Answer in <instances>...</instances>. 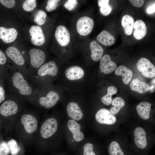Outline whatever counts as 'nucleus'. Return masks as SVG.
<instances>
[{"label": "nucleus", "instance_id": "obj_3", "mask_svg": "<svg viewBox=\"0 0 155 155\" xmlns=\"http://www.w3.org/2000/svg\"><path fill=\"white\" fill-rule=\"evenodd\" d=\"M5 82L11 93L23 101L36 106V97L39 89L32 82H29L20 72L15 68L9 67V74Z\"/></svg>", "mask_w": 155, "mask_h": 155}, {"label": "nucleus", "instance_id": "obj_32", "mask_svg": "<svg viewBox=\"0 0 155 155\" xmlns=\"http://www.w3.org/2000/svg\"><path fill=\"white\" fill-rule=\"evenodd\" d=\"M46 16L47 14L44 11L40 10L36 13L34 21L37 25L41 26L45 24Z\"/></svg>", "mask_w": 155, "mask_h": 155}, {"label": "nucleus", "instance_id": "obj_40", "mask_svg": "<svg viewBox=\"0 0 155 155\" xmlns=\"http://www.w3.org/2000/svg\"><path fill=\"white\" fill-rule=\"evenodd\" d=\"M129 1L133 5L137 7H142L144 3L143 0H129Z\"/></svg>", "mask_w": 155, "mask_h": 155}, {"label": "nucleus", "instance_id": "obj_31", "mask_svg": "<svg viewBox=\"0 0 155 155\" xmlns=\"http://www.w3.org/2000/svg\"><path fill=\"white\" fill-rule=\"evenodd\" d=\"M107 94L102 97L101 102L104 105L109 106L113 100L112 96L116 94L117 92V89L114 86H111L107 88Z\"/></svg>", "mask_w": 155, "mask_h": 155}, {"label": "nucleus", "instance_id": "obj_30", "mask_svg": "<svg viewBox=\"0 0 155 155\" xmlns=\"http://www.w3.org/2000/svg\"><path fill=\"white\" fill-rule=\"evenodd\" d=\"M111 104L112 106L109 110L112 114L119 117L117 115L125 105V100L121 97H117L112 100Z\"/></svg>", "mask_w": 155, "mask_h": 155}, {"label": "nucleus", "instance_id": "obj_19", "mask_svg": "<svg viewBox=\"0 0 155 155\" xmlns=\"http://www.w3.org/2000/svg\"><path fill=\"white\" fill-rule=\"evenodd\" d=\"M67 126L75 142H79L83 140L84 135L80 131L81 126L78 123L73 120L70 119L68 121Z\"/></svg>", "mask_w": 155, "mask_h": 155}, {"label": "nucleus", "instance_id": "obj_16", "mask_svg": "<svg viewBox=\"0 0 155 155\" xmlns=\"http://www.w3.org/2000/svg\"><path fill=\"white\" fill-rule=\"evenodd\" d=\"M55 37L58 43L63 46L67 45L70 42V33L67 28L63 25H60L57 27Z\"/></svg>", "mask_w": 155, "mask_h": 155}, {"label": "nucleus", "instance_id": "obj_34", "mask_svg": "<svg viewBox=\"0 0 155 155\" xmlns=\"http://www.w3.org/2000/svg\"><path fill=\"white\" fill-rule=\"evenodd\" d=\"M59 0H49L47 2L46 9L48 12H50L55 9L58 5Z\"/></svg>", "mask_w": 155, "mask_h": 155}, {"label": "nucleus", "instance_id": "obj_8", "mask_svg": "<svg viewBox=\"0 0 155 155\" xmlns=\"http://www.w3.org/2000/svg\"><path fill=\"white\" fill-rule=\"evenodd\" d=\"M6 54L15 64L16 69L22 73L28 81L31 80V75L25 65V58L20 50L14 46H10L6 49Z\"/></svg>", "mask_w": 155, "mask_h": 155}, {"label": "nucleus", "instance_id": "obj_42", "mask_svg": "<svg viewBox=\"0 0 155 155\" xmlns=\"http://www.w3.org/2000/svg\"><path fill=\"white\" fill-rule=\"evenodd\" d=\"M155 4L149 7L147 9V12L148 14L154 13L155 11Z\"/></svg>", "mask_w": 155, "mask_h": 155}, {"label": "nucleus", "instance_id": "obj_4", "mask_svg": "<svg viewBox=\"0 0 155 155\" xmlns=\"http://www.w3.org/2000/svg\"><path fill=\"white\" fill-rule=\"evenodd\" d=\"M23 102L15 94L7 93L6 99L0 104V115L5 119L6 129L9 134L13 133L18 118L24 109Z\"/></svg>", "mask_w": 155, "mask_h": 155}, {"label": "nucleus", "instance_id": "obj_33", "mask_svg": "<svg viewBox=\"0 0 155 155\" xmlns=\"http://www.w3.org/2000/svg\"><path fill=\"white\" fill-rule=\"evenodd\" d=\"M36 0H26L23 3L22 8L25 11L30 12L33 11L36 7Z\"/></svg>", "mask_w": 155, "mask_h": 155}, {"label": "nucleus", "instance_id": "obj_38", "mask_svg": "<svg viewBox=\"0 0 155 155\" xmlns=\"http://www.w3.org/2000/svg\"><path fill=\"white\" fill-rule=\"evenodd\" d=\"M111 8L108 4H105L101 6L100 8V11L103 15L107 16L110 13Z\"/></svg>", "mask_w": 155, "mask_h": 155}, {"label": "nucleus", "instance_id": "obj_13", "mask_svg": "<svg viewBox=\"0 0 155 155\" xmlns=\"http://www.w3.org/2000/svg\"><path fill=\"white\" fill-rule=\"evenodd\" d=\"M137 67L138 70L146 78H152L155 77V66L148 59L141 58L137 62Z\"/></svg>", "mask_w": 155, "mask_h": 155}, {"label": "nucleus", "instance_id": "obj_11", "mask_svg": "<svg viewBox=\"0 0 155 155\" xmlns=\"http://www.w3.org/2000/svg\"><path fill=\"white\" fill-rule=\"evenodd\" d=\"M44 95L38 93L36 97V106L49 109L54 106L60 99V96L55 91L50 90Z\"/></svg>", "mask_w": 155, "mask_h": 155}, {"label": "nucleus", "instance_id": "obj_27", "mask_svg": "<svg viewBox=\"0 0 155 155\" xmlns=\"http://www.w3.org/2000/svg\"><path fill=\"white\" fill-rule=\"evenodd\" d=\"M129 86L132 90L136 91L140 94H144L148 91L149 86L147 83L141 81L137 79L133 80Z\"/></svg>", "mask_w": 155, "mask_h": 155}, {"label": "nucleus", "instance_id": "obj_23", "mask_svg": "<svg viewBox=\"0 0 155 155\" xmlns=\"http://www.w3.org/2000/svg\"><path fill=\"white\" fill-rule=\"evenodd\" d=\"M133 35L136 39L140 40L146 35L147 28L144 22L141 20H136L134 24Z\"/></svg>", "mask_w": 155, "mask_h": 155}, {"label": "nucleus", "instance_id": "obj_29", "mask_svg": "<svg viewBox=\"0 0 155 155\" xmlns=\"http://www.w3.org/2000/svg\"><path fill=\"white\" fill-rule=\"evenodd\" d=\"M121 23L125 34L127 35H130L133 27L134 20L133 18L129 15H125L122 18Z\"/></svg>", "mask_w": 155, "mask_h": 155}, {"label": "nucleus", "instance_id": "obj_37", "mask_svg": "<svg viewBox=\"0 0 155 155\" xmlns=\"http://www.w3.org/2000/svg\"><path fill=\"white\" fill-rule=\"evenodd\" d=\"M78 3L76 0H68L65 3L64 6L68 10L71 11L75 8Z\"/></svg>", "mask_w": 155, "mask_h": 155}, {"label": "nucleus", "instance_id": "obj_14", "mask_svg": "<svg viewBox=\"0 0 155 155\" xmlns=\"http://www.w3.org/2000/svg\"><path fill=\"white\" fill-rule=\"evenodd\" d=\"M94 26L93 20L87 16L80 18L76 23L78 32L81 35L85 36L89 34L92 31Z\"/></svg>", "mask_w": 155, "mask_h": 155}, {"label": "nucleus", "instance_id": "obj_2", "mask_svg": "<svg viewBox=\"0 0 155 155\" xmlns=\"http://www.w3.org/2000/svg\"><path fill=\"white\" fill-rule=\"evenodd\" d=\"M39 127L36 112L24 109L16 124L13 133L18 141L24 147L34 144Z\"/></svg>", "mask_w": 155, "mask_h": 155}, {"label": "nucleus", "instance_id": "obj_36", "mask_svg": "<svg viewBox=\"0 0 155 155\" xmlns=\"http://www.w3.org/2000/svg\"><path fill=\"white\" fill-rule=\"evenodd\" d=\"M7 94L5 88L4 82L0 79V104L5 100Z\"/></svg>", "mask_w": 155, "mask_h": 155}, {"label": "nucleus", "instance_id": "obj_24", "mask_svg": "<svg viewBox=\"0 0 155 155\" xmlns=\"http://www.w3.org/2000/svg\"><path fill=\"white\" fill-rule=\"evenodd\" d=\"M7 142L11 155H24L25 147L21 143L13 139Z\"/></svg>", "mask_w": 155, "mask_h": 155}, {"label": "nucleus", "instance_id": "obj_26", "mask_svg": "<svg viewBox=\"0 0 155 155\" xmlns=\"http://www.w3.org/2000/svg\"><path fill=\"white\" fill-rule=\"evenodd\" d=\"M90 47L92 59L95 61L100 60L103 53L104 50L102 47L95 40L91 42L90 44Z\"/></svg>", "mask_w": 155, "mask_h": 155}, {"label": "nucleus", "instance_id": "obj_18", "mask_svg": "<svg viewBox=\"0 0 155 155\" xmlns=\"http://www.w3.org/2000/svg\"><path fill=\"white\" fill-rule=\"evenodd\" d=\"M116 68V64L111 61V57L109 55L106 54L101 58L100 68L102 73L107 74H110Z\"/></svg>", "mask_w": 155, "mask_h": 155}, {"label": "nucleus", "instance_id": "obj_15", "mask_svg": "<svg viewBox=\"0 0 155 155\" xmlns=\"http://www.w3.org/2000/svg\"><path fill=\"white\" fill-rule=\"evenodd\" d=\"M30 34L31 37V40L34 45L40 46L45 43V38L42 28L40 26L33 25L30 28Z\"/></svg>", "mask_w": 155, "mask_h": 155}, {"label": "nucleus", "instance_id": "obj_6", "mask_svg": "<svg viewBox=\"0 0 155 155\" xmlns=\"http://www.w3.org/2000/svg\"><path fill=\"white\" fill-rule=\"evenodd\" d=\"M58 127L57 121L53 117L47 118L39 126L34 144L38 151L50 149L51 142L57 131Z\"/></svg>", "mask_w": 155, "mask_h": 155}, {"label": "nucleus", "instance_id": "obj_39", "mask_svg": "<svg viewBox=\"0 0 155 155\" xmlns=\"http://www.w3.org/2000/svg\"><path fill=\"white\" fill-rule=\"evenodd\" d=\"M0 2L5 7L11 8L15 6L16 1L14 0H0Z\"/></svg>", "mask_w": 155, "mask_h": 155}, {"label": "nucleus", "instance_id": "obj_5", "mask_svg": "<svg viewBox=\"0 0 155 155\" xmlns=\"http://www.w3.org/2000/svg\"><path fill=\"white\" fill-rule=\"evenodd\" d=\"M108 135L105 147L107 155H136L125 132L119 130Z\"/></svg>", "mask_w": 155, "mask_h": 155}, {"label": "nucleus", "instance_id": "obj_7", "mask_svg": "<svg viewBox=\"0 0 155 155\" xmlns=\"http://www.w3.org/2000/svg\"><path fill=\"white\" fill-rule=\"evenodd\" d=\"M95 119L98 124L104 128L106 135L117 132L120 130L121 125L127 122L105 108L100 109L97 112Z\"/></svg>", "mask_w": 155, "mask_h": 155}, {"label": "nucleus", "instance_id": "obj_17", "mask_svg": "<svg viewBox=\"0 0 155 155\" xmlns=\"http://www.w3.org/2000/svg\"><path fill=\"white\" fill-rule=\"evenodd\" d=\"M99 147L92 142H87L83 146L81 155H106L105 147Z\"/></svg>", "mask_w": 155, "mask_h": 155}, {"label": "nucleus", "instance_id": "obj_35", "mask_svg": "<svg viewBox=\"0 0 155 155\" xmlns=\"http://www.w3.org/2000/svg\"><path fill=\"white\" fill-rule=\"evenodd\" d=\"M10 150L7 142L4 141L0 142V155H9Z\"/></svg>", "mask_w": 155, "mask_h": 155}, {"label": "nucleus", "instance_id": "obj_20", "mask_svg": "<svg viewBox=\"0 0 155 155\" xmlns=\"http://www.w3.org/2000/svg\"><path fill=\"white\" fill-rule=\"evenodd\" d=\"M18 32L14 28H6L0 27V38L4 42L8 43L13 42L16 39Z\"/></svg>", "mask_w": 155, "mask_h": 155}, {"label": "nucleus", "instance_id": "obj_25", "mask_svg": "<svg viewBox=\"0 0 155 155\" xmlns=\"http://www.w3.org/2000/svg\"><path fill=\"white\" fill-rule=\"evenodd\" d=\"M115 73L116 75L122 76L123 82L125 85L129 84L133 76L131 70L123 65H120L116 68Z\"/></svg>", "mask_w": 155, "mask_h": 155}, {"label": "nucleus", "instance_id": "obj_21", "mask_svg": "<svg viewBox=\"0 0 155 155\" xmlns=\"http://www.w3.org/2000/svg\"><path fill=\"white\" fill-rule=\"evenodd\" d=\"M66 111L68 117L75 121L80 120L83 117V113L78 105L76 102H72L67 105Z\"/></svg>", "mask_w": 155, "mask_h": 155}, {"label": "nucleus", "instance_id": "obj_9", "mask_svg": "<svg viewBox=\"0 0 155 155\" xmlns=\"http://www.w3.org/2000/svg\"><path fill=\"white\" fill-rule=\"evenodd\" d=\"M152 104L148 102H142L136 106L137 117L133 119L137 123L154 129L155 119L151 115Z\"/></svg>", "mask_w": 155, "mask_h": 155}, {"label": "nucleus", "instance_id": "obj_43", "mask_svg": "<svg viewBox=\"0 0 155 155\" xmlns=\"http://www.w3.org/2000/svg\"><path fill=\"white\" fill-rule=\"evenodd\" d=\"M109 1L108 0H98V5L100 7H101L105 4H108Z\"/></svg>", "mask_w": 155, "mask_h": 155}, {"label": "nucleus", "instance_id": "obj_41", "mask_svg": "<svg viewBox=\"0 0 155 155\" xmlns=\"http://www.w3.org/2000/svg\"><path fill=\"white\" fill-rule=\"evenodd\" d=\"M149 85V88L148 91L151 93H153L155 91V78L152 80Z\"/></svg>", "mask_w": 155, "mask_h": 155}, {"label": "nucleus", "instance_id": "obj_10", "mask_svg": "<svg viewBox=\"0 0 155 155\" xmlns=\"http://www.w3.org/2000/svg\"><path fill=\"white\" fill-rule=\"evenodd\" d=\"M58 68L53 61H49L42 65L32 75L31 80L36 85L39 86L44 78L46 77H54L57 73Z\"/></svg>", "mask_w": 155, "mask_h": 155}, {"label": "nucleus", "instance_id": "obj_12", "mask_svg": "<svg viewBox=\"0 0 155 155\" xmlns=\"http://www.w3.org/2000/svg\"><path fill=\"white\" fill-rule=\"evenodd\" d=\"M29 55L30 66L28 69L32 76L43 65L45 60L46 55L42 50L36 48L31 49L29 52Z\"/></svg>", "mask_w": 155, "mask_h": 155}, {"label": "nucleus", "instance_id": "obj_1", "mask_svg": "<svg viewBox=\"0 0 155 155\" xmlns=\"http://www.w3.org/2000/svg\"><path fill=\"white\" fill-rule=\"evenodd\" d=\"M132 121L130 119L125 124L132 149L136 155H148L155 143L154 129Z\"/></svg>", "mask_w": 155, "mask_h": 155}, {"label": "nucleus", "instance_id": "obj_28", "mask_svg": "<svg viewBox=\"0 0 155 155\" xmlns=\"http://www.w3.org/2000/svg\"><path fill=\"white\" fill-rule=\"evenodd\" d=\"M97 39L102 44L106 46H110L115 42L114 37L108 31H102L97 36Z\"/></svg>", "mask_w": 155, "mask_h": 155}, {"label": "nucleus", "instance_id": "obj_22", "mask_svg": "<svg viewBox=\"0 0 155 155\" xmlns=\"http://www.w3.org/2000/svg\"><path fill=\"white\" fill-rule=\"evenodd\" d=\"M84 74V71L83 69L76 65L68 68L65 71V75L66 78L71 80L81 79L83 76Z\"/></svg>", "mask_w": 155, "mask_h": 155}]
</instances>
